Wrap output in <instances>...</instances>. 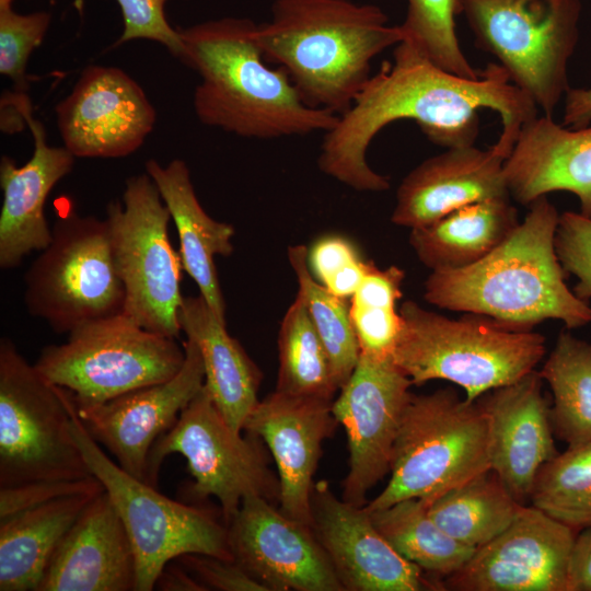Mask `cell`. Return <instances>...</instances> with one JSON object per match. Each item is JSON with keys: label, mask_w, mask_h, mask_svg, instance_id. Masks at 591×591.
Instances as JSON below:
<instances>
[{"label": "cell", "mask_w": 591, "mask_h": 591, "mask_svg": "<svg viewBox=\"0 0 591 591\" xmlns=\"http://www.w3.org/2000/svg\"><path fill=\"white\" fill-rule=\"evenodd\" d=\"M479 109L499 114V138L513 146L521 126L537 116L535 103L513 84L498 63L477 78H465L437 66L413 42L404 39L372 74L348 111L324 134L320 170L358 192H384L389 177L373 171L367 151L385 126L414 120L433 143L473 146L479 131Z\"/></svg>", "instance_id": "obj_1"}, {"label": "cell", "mask_w": 591, "mask_h": 591, "mask_svg": "<svg viewBox=\"0 0 591 591\" xmlns=\"http://www.w3.org/2000/svg\"><path fill=\"white\" fill-rule=\"evenodd\" d=\"M257 24L223 18L177 28V57L200 77L194 111L205 125L239 137L276 139L331 130L338 115L306 105L288 73L270 67L256 42Z\"/></svg>", "instance_id": "obj_2"}, {"label": "cell", "mask_w": 591, "mask_h": 591, "mask_svg": "<svg viewBox=\"0 0 591 591\" xmlns=\"http://www.w3.org/2000/svg\"><path fill=\"white\" fill-rule=\"evenodd\" d=\"M559 213L542 196L524 220L485 258L466 268L431 271L424 298L450 311L491 318L511 331H532L546 320L571 329L591 322V308L565 282L554 245Z\"/></svg>", "instance_id": "obj_3"}, {"label": "cell", "mask_w": 591, "mask_h": 591, "mask_svg": "<svg viewBox=\"0 0 591 591\" xmlns=\"http://www.w3.org/2000/svg\"><path fill=\"white\" fill-rule=\"evenodd\" d=\"M265 60L282 68L303 102L341 115L371 78L372 60L405 35L376 5L351 0H275L257 24Z\"/></svg>", "instance_id": "obj_4"}, {"label": "cell", "mask_w": 591, "mask_h": 591, "mask_svg": "<svg viewBox=\"0 0 591 591\" xmlns=\"http://www.w3.org/2000/svg\"><path fill=\"white\" fill-rule=\"evenodd\" d=\"M398 312L395 364L413 385L445 380L461 386L468 402L535 370L546 351L543 335L511 331L484 315L449 318L414 301Z\"/></svg>", "instance_id": "obj_5"}, {"label": "cell", "mask_w": 591, "mask_h": 591, "mask_svg": "<svg viewBox=\"0 0 591 591\" xmlns=\"http://www.w3.org/2000/svg\"><path fill=\"white\" fill-rule=\"evenodd\" d=\"M490 470L487 417L452 387L413 394L402 417L384 489L364 508L419 498L429 503Z\"/></svg>", "instance_id": "obj_6"}, {"label": "cell", "mask_w": 591, "mask_h": 591, "mask_svg": "<svg viewBox=\"0 0 591 591\" xmlns=\"http://www.w3.org/2000/svg\"><path fill=\"white\" fill-rule=\"evenodd\" d=\"M184 361V346L174 337L118 313L78 326L65 344L46 346L34 367L85 407L169 381Z\"/></svg>", "instance_id": "obj_7"}, {"label": "cell", "mask_w": 591, "mask_h": 591, "mask_svg": "<svg viewBox=\"0 0 591 591\" xmlns=\"http://www.w3.org/2000/svg\"><path fill=\"white\" fill-rule=\"evenodd\" d=\"M70 393L0 340V487L94 476L72 434Z\"/></svg>", "instance_id": "obj_8"}, {"label": "cell", "mask_w": 591, "mask_h": 591, "mask_svg": "<svg viewBox=\"0 0 591 591\" xmlns=\"http://www.w3.org/2000/svg\"><path fill=\"white\" fill-rule=\"evenodd\" d=\"M72 434L92 472L108 494L130 540L135 591H151L164 567L186 554L233 560L227 526L205 508L170 499L111 460L89 434L70 394Z\"/></svg>", "instance_id": "obj_9"}, {"label": "cell", "mask_w": 591, "mask_h": 591, "mask_svg": "<svg viewBox=\"0 0 591 591\" xmlns=\"http://www.w3.org/2000/svg\"><path fill=\"white\" fill-rule=\"evenodd\" d=\"M476 46L553 116L570 89L568 62L579 39V0H462Z\"/></svg>", "instance_id": "obj_10"}, {"label": "cell", "mask_w": 591, "mask_h": 591, "mask_svg": "<svg viewBox=\"0 0 591 591\" xmlns=\"http://www.w3.org/2000/svg\"><path fill=\"white\" fill-rule=\"evenodd\" d=\"M264 444L253 433L235 431L202 386L152 445L144 482L157 487L164 460L175 453L184 456L194 478L186 494L196 500L216 497L227 524L247 496L279 502V477L269 467Z\"/></svg>", "instance_id": "obj_11"}, {"label": "cell", "mask_w": 591, "mask_h": 591, "mask_svg": "<svg viewBox=\"0 0 591 591\" xmlns=\"http://www.w3.org/2000/svg\"><path fill=\"white\" fill-rule=\"evenodd\" d=\"M27 269L24 302L58 334L124 313L125 289L114 264L105 219L70 211Z\"/></svg>", "instance_id": "obj_12"}, {"label": "cell", "mask_w": 591, "mask_h": 591, "mask_svg": "<svg viewBox=\"0 0 591 591\" xmlns=\"http://www.w3.org/2000/svg\"><path fill=\"white\" fill-rule=\"evenodd\" d=\"M170 219L147 172L126 179L121 201L108 204L105 218L125 289L124 313L148 331L176 338L184 268L169 239Z\"/></svg>", "instance_id": "obj_13"}, {"label": "cell", "mask_w": 591, "mask_h": 591, "mask_svg": "<svg viewBox=\"0 0 591 591\" xmlns=\"http://www.w3.org/2000/svg\"><path fill=\"white\" fill-rule=\"evenodd\" d=\"M412 385L393 358L360 354L354 372L339 389L332 408L348 442L349 471L341 497L345 501L364 507L369 490L390 473Z\"/></svg>", "instance_id": "obj_14"}, {"label": "cell", "mask_w": 591, "mask_h": 591, "mask_svg": "<svg viewBox=\"0 0 591 591\" xmlns=\"http://www.w3.org/2000/svg\"><path fill=\"white\" fill-rule=\"evenodd\" d=\"M578 532L534 506H522L498 536L441 580L452 591H567Z\"/></svg>", "instance_id": "obj_15"}, {"label": "cell", "mask_w": 591, "mask_h": 591, "mask_svg": "<svg viewBox=\"0 0 591 591\" xmlns=\"http://www.w3.org/2000/svg\"><path fill=\"white\" fill-rule=\"evenodd\" d=\"M235 561L269 591H345L310 525L247 496L225 524Z\"/></svg>", "instance_id": "obj_16"}, {"label": "cell", "mask_w": 591, "mask_h": 591, "mask_svg": "<svg viewBox=\"0 0 591 591\" xmlns=\"http://www.w3.org/2000/svg\"><path fill=\"white\" fill-rule=\"evenodd\" d=\"M63 147L74 158H123L152 131L155 109L141 86L116 67L89 66L56 106Z\"/></svg>", "instance_id": "obj_17"}, {"label": "cell", "mask_w": 591, "mask_h": 591, "mask_svg": "<svg viewBox=\"0 0 591 591\" xmlns=\"http://www.w3.org/2000/svg\"><path fill=\"white\" fill-rule=\"evenodd\" d=\"M311 529L346 591H440L401 556L374 526L364 507L338 499L326 480L311 493Z\"/></svg>", "instance_id": "obj_18"}, {"label": "cell", "mask_w": 591, "mask_h": 591, "mask_svg": "<svg viewBox=\"0 0 591 591\" xmlns=\"http://www.w3.org/2000/svg\"><path fill=\"white\" fill-rule=\"evenodd\" d=\"M183 346L184 364L169 381L99 405L76 406L89 434L116 457L121 468L143 482L152 445L204 386V363L196 344L187 338Z\"/></svg>", "instance_id": "obj_19"}, {"label": "cell", "mask_w": 591, "mask_h": 591, "mask_svg": "<svg viewBox=\"0 0 591 591\" xmlns=\"http://www.w3.org/2000/svg\"><path fill=\"white\" fill-rule=\"evenodd\" d=\"M332 406L329 399L275 391L257 403L243 425V431L263 440L277 465L279 510L308 525L322 445L339 425Z\"/></svg>", "instance_id": "obj_20"}, {"label": "cell", "mask_w": 591, "mask_h": 591, "mask_svg": "<svg viewBox=\"0 0 591 591\" xmlns=\"http://www.w3.org/2000/svg\"><path fill=\"white\" fill-rule=\"evenodd\" d=\"M476 401L488 421L490 470L525 505L540 468L558 454L543 379L533 370Z\"/></svg>", "instance_id": "obj_21"}, {"label": "cell", "mask_w": 591, "mask_h": 591, "mask_svg": "<svg viewBox=\"0 0 591 591\" xmlns=\"http://www.w3.org/2000/svg\"><path fill=\"white\" fill-rule=\"evenodd\" d=\"M509 151L449 148L413 169L401 182L391 221L409 229L430 224L473 202L510 197L503 177Z\"/></svg>", "instance_id": "obj_22"}, {"label": "cell", "mask_w": 591, "mask_h": 591, "mask_svg": "<svg viewBox=\"0 0 591 591\" xmlns=\"http://www.w3.org/2000/svg\"><path fill=\"white\" fill-rule=\"evenodd\" d=\"M13 103L31 129L34 152L22 166L5 155L0 161L3 193L0 267L3 270L16 268L31 252L48 246L53 232L45 218V202L54 186L74 164V157L65 147L47 143L44 126L33 117L28 99L20 93Z\"/></svg>", "instance_id": "obj_23"}, {"label": "cell", "mask_w": 591, "mask_h": 591, "mask_svg": "<svg viewBox=\"0 0 591 591\" xmlns=\"http://www.w3.org/2000/svg\"><path fill=\"white\" fill-rule=\"evenodd\" d=\"M135 584L132 546L104 489L56 548L38 591H135Z\"/></svg>", "instance_id": "obj_24"}, {"label": "cell", "mask_w": 591, "mask_h": 591, "mask_svg": "<svg viewBox=\"0 0 591 591\" xmlns=\"http://www.w3.org/2000/svg\"><path fill=\"white\" fill-rule=\"evenodd\" d=\"M510 197L522 205L553 192H570L591 218V126L569 128L552 116L524 123L503 163Z\"/></svg>", "instance_id": "obj_25"}, {"label": "cell", "mask_w": 591, "mask_h": 591, "mask_svg": "<svg viewBox=\"0 0 591 591\" xmlns=\"http://www.w3.org/2000/svg\"><path fill=\"white\" fill-rule=\"evenodd\" d=\"M144 167L175 224L184 270L195 281L199 294L211 310L225 323V301L215 257L233 253V225L217 221L205 211L196 196L189 169L183 160L175 159L161 165L150 159Z\"/></svg>", "instance_id": "obj_26"}, {"label": "cell", "mask_w": 591, "mask_h": 591, "mask_svg": "<svg viewBox=\"0 0 591 591\" xmlns=\"http://www.w3.org/2000/svg\"><path fill=\"white\" fill-rule=\"evenodd\" d=\"M178 323L196 344L204 363V386L227 422L237 432L259 402L262 372L200 296L184 297Z\"/></svg>", "instance_id": "obj_27"}, {"label": "cell", "mask_w": 591, "mask_h": 591, "mask_svg": "<svg viewBox=\"0 0 591 591\" xmlns=\"http://www.w3.org/2000/svg\"><path fill=\"white\" fill-rule=\"evenodd\" d=\"M103 490L57 498L0 520V591H38L56 548Z\"/></svg>", "instance_id": "obj_28"}, {"label": "cell", "mask_w": 591, "mask_h": 591, "mask_svg": "<svg viewBox=\"0 0 591 591\" xmlns=\"http://www.w3.org/2000/svg\"><path fill=\"white\" fill-rule=\"evenodd\" d=\"M510 197L463 206L441 219L410 229L409 244L431 271L466 268L485 258L519 225Z\"/></svg>", "instance_id": "obj_29"}, {"label": "cell", "mask_w": 591, "mask_h": 591, "mask_svg": "<svg viewBox=\"0 0 591 591\" xmlns=\"http://www.w3.org/2000/svg\"><path fill=\"white\" fill-rule=\"evenodd\" d=\"M522 506L488 470L436 498L429 513L449 536L476 549L507 529Z\"/></svg>", "instance_id": "obj_30"}, {"label": "cell", "mask_w": 591, "mask_h": 591, "mask_svg": "<svg viewBox=\"0 0 591 591\" xmlns=\"http://www.w3.org/2000/svg\"><path fill=\"white\" fill-rule=\"evenodd\" d=\"M368 512L401 556L440 581L460 569L475 551L449 536L431 518L424 499H404Z\"/></svg>", "instance_id": "obj_31"}, {"label": "cell", "mask_w": 591, "mask_h": 591, "mask_svg": "<svg viewBox=\"0 0 591 591\" xmlns=\"http://www.w3.org/2000/svg\"><path fill=\"white\" fill-rule=\"evenodd\" d=\"M538 372L553 392L554 436L567 447L591 442V343L561 331Z\"/></svg>", "instance_id": "obj_32"}, {"label": "cell", "mask_w": 591, "mask_h": 591, "mask_svg": "<svg viewBox=\"0 0 591 591\" xmlns=\"http://www.w3.org/2000/svg\"><path fill=\"white\" fill-rule=\"evenodd\" d=\"M278 357L279 369L275 391L333 401L339 387L332 363L298 294L280 324Z\"/></svg>", "instance_id": "obj_33"}, {"label": "cell", "mask_w": 591, "mask_h": 591, "mask_svg": "<svg viewBox=\"0 0 591 591\" xmlns=\"http://www.w3.org/2000/svg\"><path fill=\"white\" fill-rule=\"evenodd\" d=\"M304 245L288 247V259L296 274L299 291L309 316L328 354L340 389L354 372L360 346L350 318V303L327 290L312 275Z\"/></svg>", "instance_id": "obj_34"}, {"label": "cell", "mask_w": 591, "mask_h": 591, "mask_svg": "<svg viewBox=\"0 0 591 591\" xmlns=\"http://www.w3.org/2000/svg\"><path fill=\"white\" fill-rule=\"evenodd\" d=\"M404 277V270L396 266L381 269L369 260L349 308L360 354L376 359L393 358L402 328L396 302L402 297Z\"/></svg>", "instance_id": "obj_35"}, {"label": "cell", "mask_w": 591, "mask_h": 591, "mask_svg": "<svg viewBox=\"0 0 591 591\" xmlns=\"http://www.w3.org/2000/svg\"><path fill=\"white\" fill-rule=\"evenodd\" d=\"M530 501L577 532L591 526V442L567 447L543 464Z\"/></svg>", "instance_id": "obj_36"}, {"label": "cell", "mask_w": 591, "mask_h": 591, "mask_svg": "<svg viewBox=\"0 0 591 591\" xmlns=\"http://www.w3.org/2000/svg\"><path fill=\"white\" fill-rule=\"evenodd\" d=\"M407 12L401 27L405 38L418 46L442 69L465 78H477L456 35V16L462 0H406Z\"/></svg>", "instance_id": "obj_37"}, {"label": "cell", "mask_w": 591, "mask_h": 591, "mask_svg": "<svg viewBox=\"0 0 591 591\" xmlns=\"http://www.w3.org/2000/svg\"><path fill=\"white\" fill-rule=\"evenodd\" d=\"M50 21V13L45 11L20 14L12 7L0 9V73L22 93L27 88V61L43 43Z\"/></svg>", "instance_id": "obj_38"}, {"label": "cell", "mask_w": 591, "mask_h": 591, "mask_svg": "<svg viewBox=\"0 0 591 591\" xmlns=\"http://www.w3.org/2000/svg\"><path fill=\"white\" fill-rule=\"evenodd\" d=\"M554 245L565 273L578 278L572 292L588 302L591 299V218L572 211L559 215Z\"/></svg>", "instance_id": "obj_39"}, {"label": "cell", "mask_w": 591, "mask_h": 591, "mask_svg": "<svg viewBox=\"0 0 591 591\" xmlns=\"http://www.w3.org/2000/svg\"><path fill=\"white\" fill-rule=\"evenodd\" d=\"M124 20V31L115 45L134 39H148L164 45L178 57L183 44L178 30L173 28L164 14L169 0H116Z\"/></svg>", "instance_id": "obj_40"}, {"label": "cell", "mask_w": 591, "mask_h": 591, "mask_svg": "<svg viewBox=\"0 0 591 591\" xmlns=\"http://www.w3.org/2000/svg\"><path fill=\"white\" fill-rule=\"evenodd\" d=\"M104 489L95 477L80 480L35 482L0 487V520L57 498Z\"/></svg>", "instance_id": "obj_41"}, {"label": "cell", "mask_w": 591, "mask_h": 591, "mask_svg": "<svg viewBox=\"0 0 591 591\" xmlns=\"http://www.w3.org/2000/svg\"><path fill=\"white\" fill-rule=\"evenodd\" d=\"M177 559L207 590L269 591L233 560L202 554H186Z\"/></svg>", "instance_id": "obj_42"}, {"label": "cell", "mask_w": 591, "mask_h": 591, "mask_svg": "<svg viewBox=\"0 0 591 591\" xmlns=\"http://www.w3.org/2000/svg\"><path fill=\"white\" fill-rule=\"evenodd\" d=\"M361 259L355 244L336 234L320 237L308 251L310 270L323 286L334 276Z\"/></svg>", "instance_id": "obj_43"}, {"label": "cell", "mask_w": 591, "mask_h": 591, "mask_svg": "<svg viewBox=\"0 0 591 591\" xmlns=\"http://www.w3.org/2000/svg\"><path fill=\"white\" fill-rule=\"evenodd\" d=\"M567 591H591V526L578 532L568 567Z\"/></svg>", "instance_id": "obj_44"}, {"label": "cell", "mask_w": 591, "mask_h": 591, "mask_svg": "<svg viewBox=\"0 0 591 591\" xmlns=\"http://www.w3.org/2000/svg\"><path fill=\"white\" fill-rule=\"evenodd\" d=\"M564 100V126L569 128H581L591 124V88H570Z\"/></svg>", "instance_id": "obj_45"}, {"label": "cell", "mask_w": 591, "mask_h": 591, "mask_svg": "<svg viewBox=\"0 0 591 591\" xmlns=\"http://www.w3.org/2000/svg\"><path fill=\"white\" fill-rule=\"evenodd\" d=\"M163 591H206L207 589L179 563L170 561L159 575L155 587Z\"/></svg>", "instance_id": "obj_46"}, {"label": "cell", "mask_w": 591, "mask_h": 591, "mask_svg": "<svg viewBox=\"0 0 591 591\" xmlns=\"http://www.w3.org/2000/svg\"><path fill=\"white\" fill-rule=\"evenodd\" d=\"M13 0H0V9L11 8Z\"/></svg>", "instance_id": "obj_47"}]
</instances>
